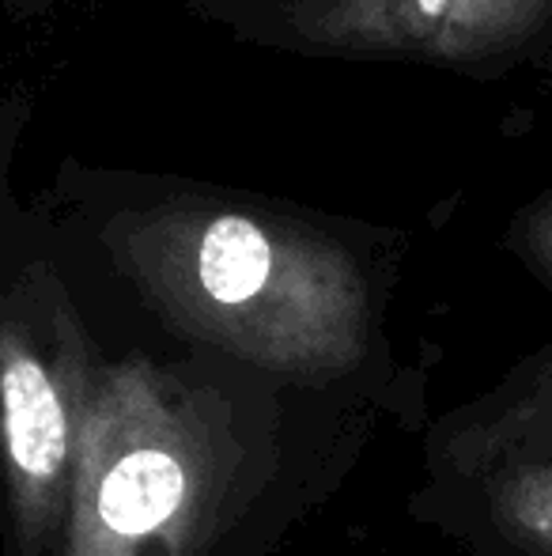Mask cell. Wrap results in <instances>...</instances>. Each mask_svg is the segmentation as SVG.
Here are the masks:
<instances>
[{
  "label": "cell",
  "instance_id": "cell-1",
  "mask_svg": "<svg viewBox=\"0 0 552 556\" xmlns=\"http://www.w3.org/2000/svg\"><path fill=\"white\" fill-rule=\"evenodd\" d=\"M80 446L68 484V556H170L208 496L197 420L137 371L80 387Z\"/></svg>",
  "mask_w": 552,
  "mask_h": 556
},
{
  "label": "cell",
  "instance_id": "cell-2",
  "mask_svg": "<svg viewBox=\"0 0 552 556\" xmlns=\"http://www.w3.org/2000/svg\"><path fill=\"white\" fill-rule=\"evenodd\" d=\"M73 440L65 390L20 337L0 333V446L27 549H38L61 515L73 484Z\"/></svg>",
  "mask_w": 552,
  "mask_h": 556
},
{
  "label": "cell",
  "instance_id": "cell-3",
  "mask_svg": "<svg viewBox=\"0 0 552 556\" xmlns=\"http://www.w3.org/2000/svg\"><path fill=\"white\" fill-rule=\"evenodd\" d=\"M277 273L269 235L246 216H220L205 227L197 247V285L213 307L246 311L266 295Z\"/></svg>",
  "mask_w": 552,
  "mask_h": 556
},
{
  "label": "cell",
  "instance_id": "cell-4",
  "mask_svg": "<svg viewBox=\"0 0 552 556\" xmlns=\"http://www.w3.org/2000/svg\"><path fill=\"white\" fill-rule=\"evenodd\" d=\"M503 519L530 545L552 553V466L523 469L503 489Z\"/></svg>",
  "mask_w": 552,
  "mask_h": 556
}]
</instances>
